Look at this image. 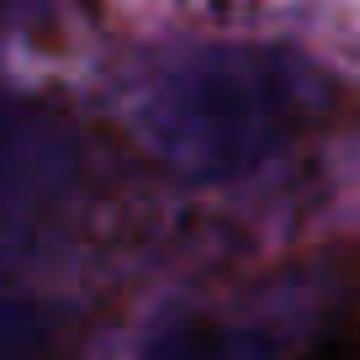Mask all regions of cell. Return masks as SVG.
<instances>
[{"mask_svg": "<svg viewBox=\"0 0 360 360\" xmlns=\"http://www.w3.org/2000/svg\"><path fill=\"white\" fill-rule=\"evenodd\" d=\"M334 85L286 48L217 43L186 53L154 90V127L191 180H244L292 154L328 117Z\"/></svg>", "mask_w": 360, "mask_h": 360, "instance_id": "6da1fadb", "label": "cell"}, {"mask_svg": "<svg viewBox=\"0 0 360 360\" xmlns=\"http://www.w3.org/2000/svg\"><path fill=\"white\" fill-rule=\"evenodd\" d=\"M328 313V292L313 276H276L223 313L175 318L148 360H313L334 345Z\"/></svg>", "mask_w": 360, "mask_h": 360, "instance_id": "7a4b0ae2", "label": "cell"}, {"mask_svg": "<svg viewBox=\"0 0 360 360\" xmlns=\"http://www.w3.org/2000/svg\"><path fill=\"white\" fill-rule=\"evenodd\" d=\"M313 360H360V345H328V349H318Z\"/></svg>", "mask_w": 360, "mask_h": 360, "instance_id": "3957f363", "label": "cell"}]
</instances>
